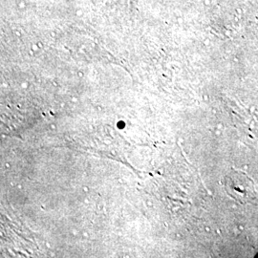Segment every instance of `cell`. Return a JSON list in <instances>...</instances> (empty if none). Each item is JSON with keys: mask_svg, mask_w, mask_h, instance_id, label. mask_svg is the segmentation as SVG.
Returning a JSON list of instances; mask_svg holds the SVG:
<instances>
[{"mask_svg": "<svg viewBox=\"0 0 258 258\" xmlns=\"http://www.w3.org/2000/svg\"><path fill=\"white\" fill-rule=\"evenodd\" d=\"M228 194L239 203H250L256 199V188L253 180L241 170H233L225 179Z\"/></svg>", "mask_w": 258, "mask_h": 258, "instance_id": "obj_1", "label": "cell"}]
</instances>
